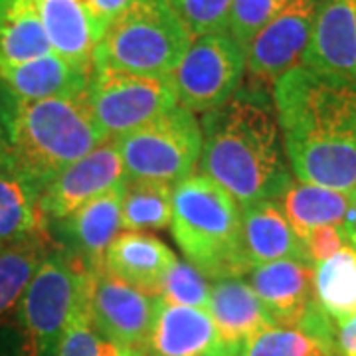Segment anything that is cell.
Masks as SVG:
<instances>
[{
    "instance_id": "obj_10",
    "label": "cell",
    "mask_w": 356,
    "mask_h": 356,
    "mask_svg": "<svg viewBox=\"0 0 356 356\" xmlns=\"http://www.w3.org/2000/svg\"><path fill=\"white\" fill-rule=\"evenodd\" d=\"M86 303L102 341L135 350H149L161 297L129 285L105 269L88 271Z\"/></svg>"
},
{
    "instance_id": "obj_23",
    "label": "cell",
    "mask_w": 356,
    "mask_h": 356,
    "mask_svg": "<svg viewBox=\"0 0 356 356\" xmlns=\"http://www.w3.org/2000/svg\"><path fill=\"white\" fill-rule=\"evenodd\" d=\"M46 228L40 191L4 159L0 163V245L24 240Z\"/></svg>"
},
{
    "instance_id": "obj_33",
    "label": "cell",
    "mask_w": 356,
    "mask_h": 356,
    "mask_svg": "<svg viewBox=\"0 0 356 356\" xmlns=\"http://www.w3.org/2000/svg\"><path fill=\"white\" fill-rule=\"evenodd\" d=\"M303 243H305L309 261L313 266H318L337 252H341L344 245H348V238H346L344 226H318L309 232Z\"/></svg>"
},
{
    "instance_id": "obj_29",
    "label": "cell",
    "mask_w": 356,
    "mask_h": 356,
    "mask_svg": "<svg viewBox=\"0 0 356 356\" xmlns=\"http://www.w3.org/2000/svg\"><path fill=\"white\" fill-rule=\"evenodd\" d=\"M242 356H325V353L303 331L271 325L243 343Z\"/></svg>"
},
{
    "instance_id": "obj_37",
    "label": "cell",
    "mask_w": 356,
    "mask_h": 356,
    "mask_svg": "<svg viewBox=\"0 0 356 356\" xmlns=\"http://www.w3.org/2000/svg\"><path fill=\"white\" fill-rule=\"evenodd\" d=\"M344 232H346V238H348V243L356 248V192L355 198H353V208L348 212V218L344 222Z\"/></svg>"
},
{
    "instance_id": "obj_13",
    "label": "cell",
    "mask_w": 356,
    "mask_h": 356,
    "mask_svg": "<svg viewBox=\"0 0 356 356\" xmlns=\"http://www.w3.org/2000/svg\"><path fill=\"white\" fill-rule=\"evenodd\" d=\"M123 186L102 194L62 220L48 224L51 226L48 232L56 248L88 271L103 269L109 245L121 234Z\"/></svg>"
},
{
    "instance_id": "obj_9",
    "label": "cell",
    "mask_w": 356,
    "mask_h": 356,
    "mask_svg": "<svg viewBox=\"0 0 356 356\" xmlns=\"http://www.w3.org/2000/svg\"><path fill=\"white\" fill-rule=\"evenodd\" d=\"M245 74V50L228 30L192 38L170 74L178 105L192 113H208L228 102Z\"/></svg>"
},
{
    "instance_id": "obj_35",
    "label": "cell",
    "mask_w": 356,
    "mask_h": 356,
    "mask_svg": "<svg viewBox=\"0 0 356 356\" xmlns=\"http://www.w3.org/2000/svg\"><path fill=\"white\" fill-rule=\"evenodd\" d=\"M337 356H356V315L337 325Z\"/></svg>"
},
{
    "instance_id": "obj_20",
    "label": "cell",
    "mask_w": 356,
    "mask_h": 356,
    "mask_svg": "<svg viewBox=\"0 0 356 356\" xmlns=\"http://www.w3.org/2000/svg\"><path fill=\"white\" fill-rule=\"evenodd\" d=\"M206 311L222 339L236 346H243L255 332L275 325L245 277L212 281Z\"/></svg>"
},
{
    "instance_id": "obj_17",
    "label": "cell",
    "mask_w": 356,
    "mask_h": 356,
    "mask_svg": "<svg viewBox=\"0 0 356 356\" xmlns=\"http://www.w3.org/2000/svg\"><path fill=\"white\" fill-rule=\"evenodd\" d=\"M91 65H81L50 51L22 64L0 65V89L14 99L76 97L88 89Z\"/></svg>"
},
{
    "instance_id": "obj_27",
    "label": "cell",
    "mask_w": 356,
    "mask_h": 356,
    "mask_svg": "<svg viewBox=\"0 0 356 356\" xmlns=\"http://www.w3.org/2000/svg\"><path fill=\"white\" fill-rule=\"evenodd\" d=\"M172 184L127 178L121 202V226L127 232L170 228Z\"/></svg>"
},
{
    "instance_id": "obj_7",
    "label": "cell",
    "mask_w": 356,
    "mask_h": 356,
    "mask_svg": "<svg viewBox=\"0 0 356 356\" xmlns=\"http://www.w3.org/2000/svg\"><path fill=\"white\" fill-rule=\"evenodd\" d=\"M127 178L177 184L196 172L202 153V127L191 109L175 105L151 123L117 137Z\"/></svg>"
},
{
    "instance_id": "obj_12",
    "label": "cell",
    "mask_w": 356,
    "mask_h": 356,
    "mask_svg": "<svg viewBox=\"0 0 356 356\" xmlns=\"http://www.w3.org/2000/svg\"><path fill=\"white\" fill-rule=\"evenodd\" d=\"M127 182V172L113 139L103 140L91 153L65 166L40 192L46 222L62 220L89 200Z\"/></svg>"
},
{
    "instance_id": "obj_16",
    "label": "cell",
    "mask_w": 356,
    "mask_h": 356,
    "mask_svg": "<svg viewBox=\"0 0 356 356\" xmlns=\"http://www.w3.org/2000/svg\"><path fill=\"white\" fill-rule=\"evenodd\" d=\"M301 64L356 81V0H325Z\"/></svg>"
},
{
    "instance_id": "obj_22",
    "label": "cell",
    "mask_w": 356,
    "mask_h": 356,
    "mask_svg": "<svg viewBox=\"0 0 356 356\" xmlns=\"http://www.w3.org/2000/svg\"><path fill=\"white\" fill-rule=\"evenodd\" d=\"M353 198L355 194L293 180L281 196V208L295 236L303 242L309 232L318 226H344Z\"/></svg>"
},
{
    "instance_id": "obj_25",
    "label": "cell",
    "mask_w": 356,
    "mask_h": 356,
    "mask_svg": "<svg viewBox=\"0 0 356 356\" xmlns=\"http://www.w3.org/2000/svg\"><path fill=\"white\" fill-rule=\"evenodd\" d=\"M50 51L34 0H0V65L22 64Z\"/></svg>"
},
{
    "instance_id": "obj_30",
    "label": "cell",
    "mask_w": 356,
    "mask_h": 356,
    "mask_svg": "<svg viewBox=\"0 0 356 356\" xmlns=\"http://www.w3.org/2000/svg\"><path fill=\"white\" fill-rule=\"evenodd\" d=\"M86 281H88V271L83 275L81 287L77 293L76 305L72 309L70 317L65 321L64 331L60 337L58 353L56 356H97L99 355V344L102 337L91 325V318L88 313V303H86Z\"/></svg>"
},
{
    "instance_id": "obj_19",
    "label": "cell",
    "mask_w": 356,
    "mask_h": 356,
    "mask_svg": "<svg viewBox=\"0 0 356 356\" xmlns=\"http://www.w3.org/2000/svg\"><path fill=\"white\" fill-rule=\"evenodd\" d=\"M242 243L250 267L264 266L280 259L309 261L305 243L295 236L283 214L280 200H266L243 206Z\"/></svg>"
},
{
    "instance_id": "obj_38",
    "label": "cell",
    "mask_w": 356,
    "mask_h": 356,
    "mask_svg": "<svg viewBox=\"0 0 356 356\" xmlns=\"http://www.w3.org/2000/svg\"><path fill=\"white\" fill-rule=\"evenodd\" d=\"M6 153H8V137H6V125H4L2 102H0V163L6 159Z\"/></svg>"
},
{
    "instance_id": "obj_4",
    "label": "cell",
    "mask_w": 356,
    "mask_h": 356,
    "mask_svg": "<svg viewBox=\"0 0 356 356\" xmlns=\"http://www.w3.org/2000/svg\"><path fill=\"white\" fill-rule=\"evenodd\" d=\"M172 238L184 259L210 281L243 277L252 267L242 243V208L204 175L172 188Z\"/></svg>"
},
{
    "instance_id": "obj_6",
    "label": "cell",
    "mask_w": 356,
    "mask_h": 356,
    "mask_svg": "<svg viewBox=\"0 0 356 356\" xmlns=\"http://www.w3.org/2000/svg\"><path fill=\"white\" fill-rule=\"evenodd\" d=\"M86 271L54 243L24 297L0 325V356H56Z\"/></svg>"
},
{
    "instance_id": "obj_15",
    "label": "cell",
    "mask_w": 356,
    "mask_h": 356,
    "mask_svg": "<svg viewBox=\"0 0 356 356\" xmlns=\"http://www.w3.org/2000/svg\"><path fill=\"white\" fill-rule=\"evenodd\" d=\"M250 285L280 327L299 329L315 303V266L301 259H280L250 269Z\"/></svg>"
},
{
    "instance_id": "obj_14",
    "label": "cell",
    "mask_w": 356,
    "mask_h": 356,
    "mask_svg": "<svg viewBox=\"0 0 356 356\" xmlns=\"http://www.w3.org/2000/svg\"><path fill=\"white\" fill-rule=\"evenodd\" d=\"M151 356H242V346L226 343L206 309L161 303Z\"/></svg>"
},
{
    "instance_id": "obj_31",
    "label": "cell",
    "mask_w": 356,
    "mask_h": 356,
    "mask_svg": "<svg viewBox=\"0 0 356 356\" xmlns=\"http://www.w3.org/2000/svg\"><path fill=\"white\" fill-rule=\"evenodd\" d=\"M289 0H232L228 32L243 50L259 30H264Z\"/></svg>"
},
{
    "instance_id": "obj_26",
    "label": "cell",
    "mask_w": 356,
    "mask_h": 356,
    "mask_svg": "<svg viewBox=\"0 0 356 356\" xmlns=\"http://www.w3.org/2000/svg\"><path fill=\"white\" fill-rule=\"evenodd\" d=\"M315 299L334 325L356 315V248L350 243L315 266Z\"/></svg>"
},
{
    "instance_id": "obj_32",
    "label": "cell",
    "mask_w": 356,
    "mask_h": 356,
    "mask_svg": "<svg viewBox=\"0 0 356 356\" xmlns=\"http://www.w3.org/2000/svg\"><path fill=\"white\" fill-rule=\"evenodd\" d=\"M192 38L228 30L232 0H166Z\"/></svg>"
},
{
    "instance_id": "obj_2",
    "label": "cell",
    "mask_w": 356,
    "mask_h": 356,
    "mask_svg": "<svg viewBox=\"0 0 356 356\" xmlns=\"http://www.w3.org/2000/svg\"><path fill=\"white\" fill-rule=\"evenodd\" d=\"M200 175L216 182L240 208L281 200L293 175L264 81L250 79L224 105L202 115Z\"/></svg>"
},
{
    "instance_id": "obj_3",
    "label": "cell",
    "mask_w": 356,
    "mask_h": 356,
    "mask_svg": "<svg viewBox=\"0 0 356 356\" xmlns=\"http://www.w3.org/2000/svg\"><path fill=\"white\" fill-rule=\"evenodd\" d=\"M0 102L8 137L6 161L40 192L65 166L107 140L91 115L86 93L24 102L0 89Z\"/></svg>"
},
{
    "instance_id": "obj_1",
    "label": "cell",
    "mask_w": 356,
    "mask_h": 356,
    "mask_svg": "<svg viewBox=\"0 0 356 356\" xmlns=\"http://www.w3.org/2000/svg\"><path fill=\"white\" fill-rule=\"evenodd\" d=\"M273 109L293 177L356 192V81L299 64L273 81Z\"/></svg>"
},
{
    "instance_id": "obj_36",
    "label": "cell",
    "mask_w": 356,
    "mask_h": 356,
    "mask_svg": "<svg viewBox=\"0 0 356 356\" xmlns=\"http://www.w3.org/2000/svg\"><path fill=\"white\" fill-rule=\"evenodd\" d=\"M97 356H151L149 350H135V348H125L119 344L102 341L99 344V355Z\"/></svg>"
},
{
    "instance_id": "obj_34",
    "label": "cell",
    "mask_w": 356,
    "mask_h": 356,
    "mask_svg": "<svg viewBox=\"0 0 356 356\" xmlns=\"http://www.w3.org/2000/svg\"><path fill=\"white\" fill-rule=\"evenodd\" d=\"M81 2H83L86 10L91 16V20H93L97 36L102 38L105 28L111 24L133 0H81Z\"/></svg>"
},
{
    "instance_id": "obj_21",
    "label": "cell",
    "mask_w": 356,
    "mask_h": 356,
    "mask_svg": "<svg viewBox=\"0 0 356 356\" xmlns=\"http://www.w3.org/2000/svg\"><path fill=\"white\" fill-rule=\"evenodd\" d=\"M51 50L81 65H91L97 30L81 0H34Z\"/></svg>"
},
{
    "instance_id": "obj_28",
    "label": "cell",
    "mask_w": 356,
    "mask_h": 356,
    "mask_svg": "<svg viewBox=\"0 0 356 356\" xmlns=\"http://www.w3.org/2000/svg\"><path fill=\"white\" fill-rule=\"evenodd\" d=\"M159 297L168 305L206 309L210 299V280L186 259H177L161 280Z\"/></svg>"
},
{
    "instance_id": "obj_8",
    "label": "cell",
    "mask_w": 356,
    "mask_h": 356,
    "mask_svg": "<svg viewBox=\"0 0 356 356\" xmlns=\"http://www.w3.org/2000/svg\"><path fill=\"white\" fill-rule=\"evenodd\" d=\"M86 99L107 139L123 137L178 105L170 76H140L93 67Z\"/></svg>"
},
{
    "instance_id": "obj_11",
    "label": "cell",
    "mask_w": 356,
    "mask_h": 356,
    "mask_svg": "<svg viewBox=\"0 0 356 356\" xmlns=\"http://www.w3.org/2000/svg\"><path fill=\"white\" fill-rule=\"evenodd\" d=\"M325 0H289L269 24L255 34L245 48V70L250 76L273 83L287 70L301 64L311 42Z\"/></svg>"
},
{
    "instance_id": "obj_24",
    "label": "cell",
    "mask_w": 356,
    "mask_h": 356,
    "mask_svg": "<svg viewBox=\"0 0 356 356\" xmlns=\"http://www.w3.org/2000/svg\"><path fill=\"white\" fill-rule=\"evenodd\" d=\"M51 250L54 240L48 228L24 240L0 245V325L20 303Z\"/></svg>"
},
{
    "instance_id": "obj_5",
    "label": "cell",
    "mask_w": 356,
    "mask_h": 356,
    "mask_svg": "<svg viewBox=\"0 0 356 356\" xmlns=\"http://www.w3.org/2000/svg\"><path fill=\"white\" fill-rule=\"evenodd\" d=\"M191 42V32L166 0H133L97 40L91 67L170 76Z\"/></svg>"
},
{
    "instance_id": "obj_18",
    "label": "cell",
    "mask_w": 356,
    "mask_h": 356,
    "mask_svg": "<svg viewBox=\"0 0 356 356\" xmlns=\"http://www.w3.org/2000/svg\"><path fill=\"white\" fill-rule=\"evenodd\" d=\"M175 252L149 232H121L109 245L103 269L140 291L159 297V285L170 266Z\"/></svg>"
}]
</instances>
